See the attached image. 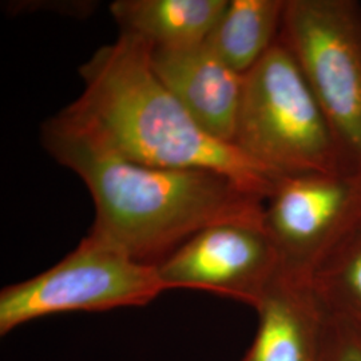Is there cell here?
Returning a JSON list of instances; mask_svg holds the SVG:
<instances>
[{
    "instance_id": "1",
    "label": "cell",
    "mask_w": 361,
    "mask_h": 361,
    "mask_svg": "<svg viewBox=\"0 0 361 361\" xmlns=\"http://www.w3.org/2000/svg\"><path fill=\"white\" fill-rule=\"evenodd\" d=\"M42 142L87 186L95 207L89 234L143 264L158 265L209 226L264 222L265 198L217 171L131 162L55 116L43 125Z\"/></svg>"
},
{
    "instance_id": "2",
    "label": "cell",
    "mask_w": 361,
    "mask_h": 361,
    "mask_svg": "<svg viewBox=\"0 0 361 361\" xmlns=\"http://www.w3.org/2000/svg\"><path fill=\"white\" fill-rule=\"evenodd\" d=\"M150 51L149 43L123 34L99 47L79 68L83 92L55 118L123 159L213 170L267 200L280 177L201 129L155 75Z\"/></svg>"
},
{
    "instance_id": "3",
    "label": "cell",
    "mask_w": 361,
    "mask_h": 361,
    "mask_svg": "<svg viewBox=\"0 0 361 361\" xmlns=\"http://www.w3.org/2000/svg\"><path fill=\"white\" fill-rule=\"evenodd\" d=\"M233 145L277 177L347 170L323 109L280 38L244 75Z\"/></svg>"
},
{
    "instance_id": "4",
    "label": "cell",
    "mask_w": 361,
    "mask_h": 361,
    "mask_svg": "<svg viewBox=\"0 0 361 361\" xmlns=\"http://www.w3.org/2000/svg\"><path fill=\"white\" fill-rule=\"evenodd\" d=\"M280 40L323 109L347 170L361 173V7L286 0Z\"/></svg>"
},
{
    "instance_id": "5",
    "label": "cell",
    "mask_w": 361,
    "mask_h": 361,
    "mask_svg": "<svg viewBox=\"0 0 361 361\" xmlns=\"http://www.w3.org/2000/svg\"><path fill=\"white\" fill-rule=\"evenodd\" d=\"M165 290L157 265L87 234L50 269L1 289L0 335L58 313L146 307Z\"/></svg>"
},
{
    "instance_id": "6",
    "label": "cell",
    "mask_w": 361,
    "mask_h": 361,
    "mask_svg": "<svg viewBox=\"0 0 361 361\" xmlns=\"http://www.w3.org/2000/svg\"><path fill=\"white\" fill-rule=\"evenodd\" d=\"M361 226V173L280 177L265 200L264 228L281 271L310 283L336 247Z\"/></svg>"
},
{
    "instance_id": "7",
    "label": "cell",
    "mask_w": 361,
    "mask_h": 361,
    "mask_svg": "<svg viewBox=\"0 0 361 361\" xmlns=\"http://www.w3.org/2000/svg\"><path fill=\"white\" fill-rule=\"evenodd\" d=\"M157 269L168 290H205L256 308L281 265L264 222H224L194 234Z\"/></svg>"
},
{
    "instance_id": "8",
    "label": "cell",
    "mask_w": 361,
    "mask_h": 361,
    "mask_svg": "<svg viewBox=\"0 0 361 361\" xmlns=\"http://www.w3.org/2000/svg\"><path fill=\"white\" fill-rule=\"evenodd\" d=\"M150 63L195 123L210 137L233 143L244 75L225 65L205 42L180 49H153Z\"/></svg>"
},
{
    "instance_id": "9",
    "label": "cell",
    "mask_w": 361,
    "mask_h": 361,
    "mask_svg": "<svg viewBox=\"0 0 361 361\" xmlns=\"http://www.w3.org/2000/svg\"><path fill=\"white\" fill-rule=\"evenodd\" d=\"M255 310L257 332L238 361H323L326 313L310 283L280 271Z\"/></svg>"
},
{
    "instance_id": "10",
    "label": "cell",
    "mask_w": 361,
    "mask_h": 361,
    "mask_svg": "<svg viewBox=\"0 0 361 361\" xmlns=\"http://www.w3.org/2000/svg\"><path fill=\"white\" fill-rule=\"evenodd\" d=\"M229 0H116L110 13L121 34L153 49L201 44L217 25Z\"/></svg>"
},
{
    "instance_id": "11",
    "label": "cell",
    "mask_w": 361,
    "mask_h": 361,
    "mask_svg": "<svg viewBox=\"0 0 361 361\" xmlns=\"http://www.w3.org/2000/svg\"><path fill=\"white\" fill-rule=\"evenodd\" d=\"M286 0H229L205 44L245 75L279 40Z\"/></svg>"
},
{
    "instance_id": "12",
    "label": "cell",
    "mask_w": 361,
    "mask_h": 361,
    "mask_svg": "<svg viewBox=\"0 0 361 361\" xmlns=\"http://www.w3.org/2000/svg\"><path fill=\"white\" fill-rule=\"evenodd\" d=\"M310 285L328 313L361 325V226L324 261Z\"/></svg>"
},
{
    "instance_id": "13",
    "label": "cell",
    "mask_w": 361,
    "mask_h": 361,
    "mask_svg": "<svg viewBox=\"0 0 361 361\" xmlns=\"http://www.w3.org/2000/svg\"><path fill=\"white\" fill-rule=\"evenodd\" d=\"M326 313L323 361H361V325Z\"/></svg>"
}]
</instances>
